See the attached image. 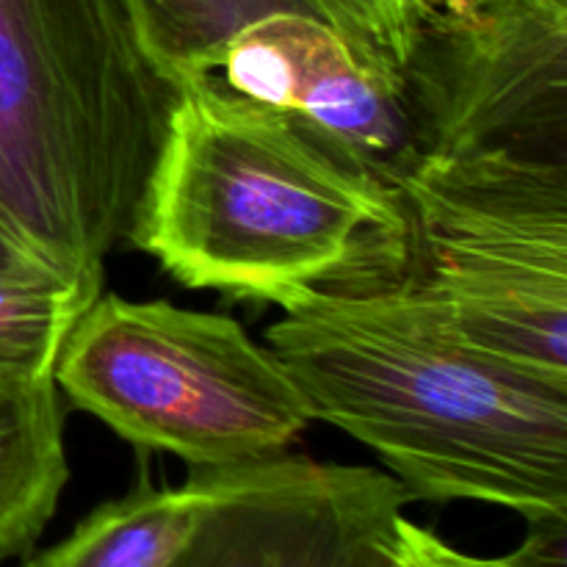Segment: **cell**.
Segmentation results:
<instances>
[{
    "mask_svg": "<svg viewBox=\"0 0 567 567\" xmlns=\"http://www.w3.org/2000/svg\"><path fill=\"white\" fill-rule=\"evenodd\" d=\"M402 83L419 155L567 164V0H424Z\"/></svg>",
    "mask_w": 567,
    "mask_h": 567,
    "instance_id": "obj_6",
    "label": "cell"
},
{
    "mask_svg": "<svg viewBox=\"0 0 567 567\" xmlns=\"http://www.w3.org/2000/svg\"><path fill=\"white\" fill-rule=\"evenodd\" d=\"M127 11L138 44L172 89L208 78L227 39L258 17L271 11L321 17L319 0H127Z\"/></svg>",
    "mask_w": 567,
    "mask_h": 567,
    "instance_id": "obj_11",
    "label": "cell"
},
{
    "mask_svg": "<svg viewBox=\"0 0 567 567\" xmlns=\"http://www.w3.org/2000/svg\"><path fill=\"white\" fill-rule=\"evenodd\" d=\"M70 480L53 374L0 363V565L31 551Z\"/></svg>",
    "mask_w": 567,
    "mask_h": 567,
    "instance_id": "obj_9",
    "label": "cell"
},
{
    "mask_svg": "<svg viewBox=\"0 0 567 567\" xmlns=\"http://www.w3.org/2000/svg\"><path fill=\"white\" fill-rule=\"evenodd\" d=\"M208 81L286 114L391 192L419 158L402 72L360 53L305 11H271L238 28Z\"/></svg>",
    "mask_w": 567,
    "mask_h": 567,
    "instance_id": "obj_8",
    "label": "cell"
},
{
    "mask_svg": "<svg viewBox=\"0 0 567 567\" xmlns=\"http://www.w3.org/2000/svg\"><path fill=\"white\" fill-rule=\"evenodd\" d=\"M53 380L72 408L192 468L277 457L313 421L286 365L238 321L116 293L83 310Z\"/></svg>",
    "mask_w": 567,
    "mask_h": 567,
    "instance_id": "obj_5",
    "label": "cell"
},
{
    "mask_svg": "<svg viewBox=\"0 0 567 567\" xmlns=\"http://www.w3.org/2000/svg\"><path fill=\"white\" fill-rule=\"evenodd\" d=\"M266 341L313 421L365 443L413 498L567 520V382L482 349L382 266L302 291Z\"/></svg>",
    "mask_w": 567,
    "mask_h": 567,
    "instance_id": "obj_1",
    "label": "cell"
},
{
    "mask_svg": "<svg viewBox=\"0 0 567 567\" xmlns=\"http://www.w3.org/2000/svg\"><path fill=\"white\" fill-rule=\"evenodd\" d=\"M103 291L33 264H0V363L53 374L61 347Z\"/></svg>",
    "mask_w": 567,
    "mask_h": 567,
    "instance_id": "obj_12",
    "label": "cell"
},
{
    "mask_svg": "<svg viewBox=\"0 0 567 567\" xmlns=\"http://www.w3.org/2000/svg\"><path fill=\"white\" fill-rule=\"evenodd\" d=\"M424 0H319L321 17L360 53L402 72Z\"/></svg>",
    "mask_w": 567,
    "mask_h": 567,
    "instance_id": "obj_14",
    "label": "cell"
},
{
    "mask_svg": "<svg viewBox=\"0 0 567 567\" xmlns=\"http://www.w3.org/2000/svg\"><path fill=\"white\" fill-rule=\"evenodd\" d=\"M402 230L365 252L487 352L567 382V164L419 155L391 186Z\"/></svg>",
    "mask_w": 567,
    "mask_h": 567,
    "instance_id": "obj_4",
    "label": "cell"
},
{
    "mask_svg": "<svg viewBox=\"0 0 567 567\" xmlns=\"http://www.w3.org/2000/svg\"><path fill=\"white\" fill-rule=\"evenodd\" d=\"M399 230L382 183L203 78L175 89L127 241L183 286L286 308Z\"/></svg>",
    "mask_w": 567,
    "mask_h": 567,
    "instance_id": "obj_3",
    "label": "cell"
},
{
    "mask_svg": "<svg viewBox=\"0 0 567 567\" xmlns=\"http://www.w3.org/2000/svg\"><path fill=\"white\" fill-rule=\"evenodd\" d=\"M205 504V476L192 468L183 487L138 482L86 515L70 535L22 567H164Z\"/></svg>",
    "mask_w": 567,
    "mask_h": 567,
    "instance_id": "obj_10",
    "label": "cell"
},
{
    "mask_svg": "<svg viewBox=\"0 0 567 567\" xmlns=\"http://www.w3.org/2000/svg\"><path fill=\"white\" fill-rule=\"evenodd\" d=\"M199 471L205 504L164 567H388L413 502L365 465L277 454Z\"/></svg>",
    "mask_w": 567,
    "mask_h": 567,
    "instance_id": "obj_7",
    "label": "cell"
},
{
    "mask_svg": "<svg viewBox=\"0 0 567 567\" xmlns=\"http://www.w3.org/2000/svg\"><path fill=\"white\" fill-rule=\"evenodd\" d=\"M172 97L127 0H0V264L103 291Z\"/></svg>",
    "mask_w": 567,
    "mask_h": 567,
    "instance_id": "obj_2",
    "label": "cell"
},
{
    "mask_svg": "<svg viewBox=\"0 0 567 567\" xmlns=\"http://www.w3.org/2000/svg\"><path fill=\"white\" fill-rule=\"evenodd\" d=\"M388 567H567V520L529 524V535L513 554L474 557L402 515Z\"/></svg>",
    "mask_w": 567,
    "mask_h": 567,
    "instance_id": "obj_13",
    "label": "cell"
}]
</instances>
